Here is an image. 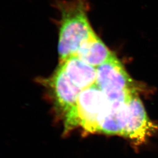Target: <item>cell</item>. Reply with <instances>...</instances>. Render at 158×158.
<instances>
[{
    "mask_svg": "<svg viewBox=\"0 0 158 158\" xmlns=\"http://www.w3.org/2000/svg\"><path fill=\"white\" fill-rule=\"evenodd\" d=\"M85 0L57 1L61 15L58 53L59 61L76 55L80 46L96 34L85 11Z\"/></svg>",
    "mask_w": 158,
    "mask_h": 158,
    "instance_id": "cell-1",
    "label": "cell"
},
{
    "mask_svg": "<svg viewBox=\"0 0 158 158\" xmlns=\"http://www.w3.org/2000/svg\"><path fill=\"white\" fill-rule=\"evenodd\" d=\"M110 107L107 97L96 84L83 90L74 107L63 116L64 134L78 127L89 133L98 132Z\"/></svg>",
    "mask_w": 158,
    "mask_h": 158,
    "instance_id": "cell-2",
    "label": "cell"
},
{
    "mask_svg": "<svg viewBox=\"0 0 158 158\" xmlns=\"http://www.w3.org/2000/svg\"><path fill=\"white\" fill-rule=\"evenodd\" d=\"M97 72L96 84L111 104L124 103L137 93L132 80L114 53L97 68Z\"/></svg>",
    "mask_w": 158,
    "mask_h": 158,
    "instance_id": "cell-3",
    "label": "cell"
},
{
    "mask_svg": "<svg viewBox=\"0 0 158 158\" xmlns=\"http://www.w3.org/2000/svg\"><path fill=\"white\" fill-rule=\"evenodd\" d=\"M42 83L50 93L57 111L63 116L74 107L82 91L69 78L59 64L51 77L42 80Z\"/></svg>",
    "mask_w": 158,
    "mask_h": 158,
    "instance_id": "cell-4",
    "label": "cell"
},
{
    "mask_svg": "<svg viewBox=\"0 0 158 158\" xmlns=\"http://www.w3.org/2000/svg\"><path fill=\"white\" fill-rule=\"evenodd\" d=\"M154 128L141 99L135 94L129 100V115L123 136L141 143L151 135Z\"/></svg>",
    "mask_w": 158,
    "mask_h": 158,
    "instance_id": "cell-5",
    "label": "cell"
},
{
    "mask_svg": "<svg viewBox=\"0 0 158 158\" xmlns=\"http://www.w3.org/2000/svg\"><path fill=\"white\" fill-rule=\"evenodd\" d=\"M69 78L81 90L95 85L97 68L87 64L76 56H71L59 61Z\"/></svg>",
    "mask_w": 158,
    "mask_h": 158,
    "instance_id": "cell-6",
    "label": "cell"
},
{
    "mask_svg": "<svg viewBox=\"0 0 158 158\" xmlns=\"http://www.w3.org/2000/svg\"><path fill=\"white\" fill-rule=\"evenodd\" d=\"M114 53L95 35L80 46L75 55L85 62L97 68L112 56Z\"/></svg>",
    "mask_w": 158,
    "mask_h": 158,
    "instance_id": "cell-7",
    "label": "cell"
}]
</instances>
